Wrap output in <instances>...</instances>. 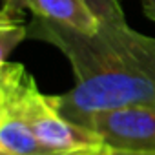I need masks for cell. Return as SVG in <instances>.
Wrapping results in <instances>:
<instances>
[{"mask_svg":"<svg viewBox=\"0 0 155 155\" xmlns=\"http://www.w3.org/2000/svg\"><path fill=\"white\" fill-rule=\"evenodd\" d=\"M102 150V148H99ZM99 150H77V151H68V153H55V155H93Z\"/></svg>","mask_w":155,"mask_h":155,"instance_id":"cell-10","label":"cell"},{"mask_svg":"<svg viewBox=\"0 0 155 155\" xmlns=\"http://www.w3.org/2000/svg\"><path fill=\"white\" fill-rule=\"evenodd\" d=\"M142 9H144V15L155 22V0H142Z\"/></svg>","mask_w":155,"mask_h":155,"instance_id":"cell-9","label":"cell"},{"mask_svg":"<svg viewBox=\"0 0 155 155\" xmlns=\"http://www.w3.org/2000/svg\"><path fill=\"white\" fill-rule=\"evenodd\" d=\"M0 150L13 155H55L33 135L13 102L0 99Z\"/></svg>","mask_w":155,"mask_h":155,"instance_id":"cell-5","label":"cell"},{"mask_svg":"<svg viewBox=\"0 0 155 155\" xmlns=\"http://www.w3.org/2000/svg\"><path fill=\"white\" fill-rule=\"evenodd\" d=\"M93 155H106V151H104V148H102V150H99V151H97V153H93Z\"/></svg>","mask_w":155,"mask_h":155,"instance_id":"cell-11","label":"cell"},{"mask_svg":"<svg viewBox=\"0 0 155 155\" xmlns=\"http://www.w3.org/2000/svg\"><path fill=\"white\" fill-rule=\"evenodd\" d=\"M0 99L15 104L24 122L48 151L68 153L104 148L95 131L68 120L60 111L58 95L42 93L33 75L18 62L9 60L0 66Z\"/></svg>","mask_w":155,"mask_h":155,"instance_id":"cell-2","label":"cell"},{"mask_svg":"<svg viewBox=\"0 0 155 155\" xmlns=\"http://www.w3.org/2000/svg\"><path fill=\"white\" fill-rule=\"evenodd\" d=\"M24 9L84 33H95L102 24L84 0H4L0 20H18Z\"/></svg>","mask_w":155,"mask_h":155,"instance_id":"cell-4","label":"cell"},{"mask_svg":"<svg viewBox=\"0 0 155 155\" xmlns=\"http://www.w3.org/2000/svg\"><path fill=\"white\" fill-rule=\"evenodd\" d=\"M28 37L55 46L71 64L75 86L58 95L68 120L81 126L99 111L155 106V38L128 22H102L95 33H84L33 17Z\"/></svg>","mask_w":155,"mask_h":155,"instance_id":"cell-1","label":"cell"},{"mask_svg":"<svg viewBox=\"0 0 155 155\" xmlns=\"http://www.w3.org/2000/svg\"><path fill=\"white\" fill-rule=\"evenodd\" d=\"M0 155H13V153H9V151H6V150H0Z\"/></svg>","mask_w":155,"mask_h":155,"instance_id":"cell-12","label":"cell"},{"mask_svg":"<svg viewBox=\"0 0 155 155\" xmlns=\"http://www.w3.org/2000/svg\"><path fill=\"white\" fill-rule=\"evenodd\" d=\"M101 22H126L120 0H84Z\"/></svg>","mask_w":155,"mask_h":155,"instance_id":"cell-7","label":"cell"},{"mask_svg":"<svg viewBox=\"0 0 155 155\" xmlns=\"http://www.w3.org/2000/svg\"><path fill=\"white\" fill-rule=\"evenodd\" d=\"M28 38V26L20 20H0V60L9 62L11 51Z\"/></svg>","mask_w":155,"mask_h":155,"instance_id":"cell-6","label":"cell"},{"mask_svg":"<svg viewBox=\"0 0 155 155\" xmlns=\"http://www.w3.org/2000/svg\"><path fill=\"white\" fill-rule=\"evenodd\" d=\"M106 155H155V151H130V150H110L104 148Z\"/></svg>","mask_w":155,"mask_h":155,"instance_id":"cell-8","label":"cell"},{"mask_svg":"<svg viewBox=\"0 0 155 155\" xmlns=\"http://www.w3.org/2000/svg\"><path fill=\"white\" fill-rule=\"evenodd\" d=\"M95 131L104 148L155 151V106H124L90 115L82 124Z\"/></svg>","mask_w":155,"mask_h":155,"instance_id":"cell-3","label":"cell"}]
</instances>
